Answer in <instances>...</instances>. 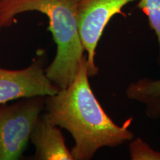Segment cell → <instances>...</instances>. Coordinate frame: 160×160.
<instances>
[{
	"instance_id": "obj_7",
	"label": "cell",
	"mask_w": 160,
	"mask_h": 160,
	"mask_svg": "<svg viewBox=\"0 0 160 160\" xmlns=\"http://www.w3.org/2000/svg\"><path fill=\"white\" fill-rule=\"evenodd\" d=\"M125 95L128 99L145 106L148 118L160 119V79L142 78L132 82L126 88Z\"/></svg>"
},
{
	"instance_id": "obj_2",
	"label": "cell",
	"mask_w": 160,
	"mask_h": 160,
	"mask_svg": "<svg viewBox=\"0 0 160 160\" xmlns=\"http://www.w3.org/2000/svg\"><path fill=\"white\" fill-rule=\"evenodd\" d=\"M80 0H0V28L13 25L16 16L27 11H38L49 20L57 45V53L45 68L49 79L59 88H65L74 79L85 56L80 39L77 10Z\"/></svg>"
},
{
	"instance_id": "obj_5",
	"label": "cell",
	"mask_w": 160,
	"mask_h": 160,
	"mask_svg": "<svg viewBox=\"0 0 160 160\" xmlns=\"http://www.w3.org/2000/svg\"><path fill=\"white\" fill-rule=\"evenodd\" d=\"M42 56L20 70L0 68V105L15 99L34 97H46L60 89L45 73Z\"/></svg>"
},
{
	"instance_id": "obj_4",
	"label": "cell",
	"mask_w": 160,
	"mask_h": 160,
	"mask_svg": "<svg viewBox=\"0 0 160 160\" xmlns=\"http://www.w3.org/2000/svg\"><path fill=\"white\" fill-rule=\"evenodd\" d=\"M138 0H80L77 10L80 39L86 52L90 77L99 73L96 65V51L104 30L117 14L125 16L122 9Z\"/></svg>"
},
{
	"instance_id": "obj_6",
	"label": "cell",
	"mask_w": 160,
	"mask_h": 160,
	"mask_svg": "<svg viewBox=\"0 0 160 160\" xmlns=\"http://www.w3.org/2000/svg\"><path fill=\"white\" fill-rule=\"evenodd\" d=\"M30 140L35 148V159L74 160L61 130L42 117L36 125Z\"/></svg>"
},
{
	"instance_id": "obj_9",
	"label": "cell",
	"mask_w": 160,
	"mask_h": 160,
	"mask_svg": "<svg viewBox=\"0 0 160 160\" xmlns=\"http://www.w3.org/2000/svg\"><path fill=\"white\" fill-rule=\"evenodd\" d=\"M132 160H160V151H155L140 138H133L129 145Z\"/></svg>"
},
{
	"instance_id": "obj_3",
	"label": "cell",
	"mask_w": 160,
	"mask_h": 160,
	"mask_svg": "<svg viewBox=\"0 0 160 160\" xmlns=\"http://www.w3.org/2000/svg\"><path fill=\"white\" fill-rule=\"evenodd\" d=\"M44 109L43 97L0 105V160H15L21 157Z\"/></svg>"
},
{
	"instance_id": "obj_8",
	"label": "cell",
	"mask_w": 160,
	"mask_h": 160,
	"mask_svg": "<svg viewBox=\"0 0 160 160\" xmlns=\"http://www.w3.org/2000/svg\"><path fill=\"white\" fill-rule=\"evenodd\" d=\"M137 8L147 17L150 28L157 37L158 63L160 65V0H138Z\"/></svg>"
},
{
	"instance_id": "obj_1",
	"label": "cell",
	"mask_w": 160,
	"mask_h": 160,
	"mask_svg": "<svg viewBox=\"0 0 160 160\" xmlns=\"http://www.w3.org/2000/svg\"><path fill=\"white\" fill-rule=\"evenodd\" d=\"M89 77L85 55L73 81L55 94L45 97L46 112L42 117L72 136L74 160H91L99 149L119 147L134 138L129 129L133 118L122 125L116 124L93 93Z\"/></svg>"
}]
</instances>
